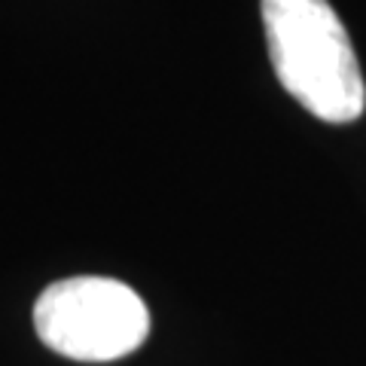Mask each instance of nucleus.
Segmentation results:
<instances>
[{"label": "nucleus", "instance_id": "1", "mask_svg": "<svg viewBox=\"0 0 366 366\" xmlns=\"http://www.w3.org/2000/svg\"><path fill=\"white\" fill-rule=\"evenodd\" d=\"M269 59L278 83L320 122L363 117L366 83L354 46L327 0H262Z\"/></svg>", "mask_w": 366, "mask_h": 366}, {"label": "nucleus", "instance_id": "2", "mask_svg": "<svg viewBox=\"0 0 366 366\" xmlns=\"http://www.w3.org/2000/svg\"><path fill=\"white\" fill-rule=\"evenodd\" d=\"M34 330L46 348L67 360L110 363L144 345L150 312L129 284L104 274H76L40 293Z\"/></svg>", "mask_w": 366, "mask_h": 366}]
</instances>
